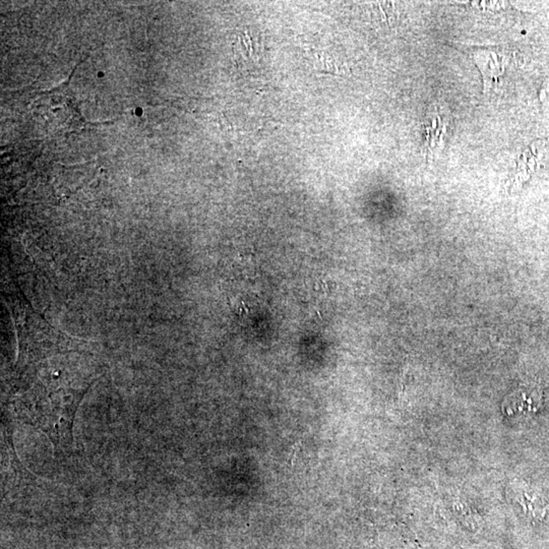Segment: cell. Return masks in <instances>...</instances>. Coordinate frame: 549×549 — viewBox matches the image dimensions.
I'll list each match as a JSON object with an SVG mask.
<instances>
[{"label": "cell", "mask_w": 549, "mask_h": 549, "mask_svg": "<svg viewBox=\"0 0 549 549\" xmlns=\"http://www.w3.org/2000/svg\"><path fill=\"white\" fill-rule=\"evenodd\" d=\"M497 50L481 49L473 52V59L481 72H483L485 83L495 81L498 76H502L505 71V55H500Z\"/></svg>", "instance_id": "cell-1"}, {"label": "cell", "mask_w": 549, "mask_h": 549, "mask_svg": "<svg viewBox=\"0 0 549 549\" xmlns=\"http://www.w3.org/2000/svg\"><path fill=\"white\" fill-rule=\"evenodd\" d=\"M301 447V442H295V445L291 447L290 451H289L288 463L291 467L295 465L296 455L298 454Z\"/></svg>", "instance_id": "cell-2"}, {"label": "cell", "mask_w": 549, "mask_h": 549, "mask_svg": "<svg viewBox=\"0 0 549 549\" xmlns=\"http://www.w3.org/2000/svg\"><path fill=\"white\" fill-rule=\"evenodd\" d=\"M136 113L137 115H139H139L143 114V110H142L141 108H137Z\"/></svg>", "instance_id": "cell-3"}, {"label": "cell", "mask_w": 549, "mask_h": 549, "mask_svg": "<svg viewBox=\"0 0 549 549\" xmlns=\"http://www.w3.org/2000/svg\"><path fill=\"white\" fill-rule=\"evenodd\" d=\"M103 76V72H99V76Z\"/></svg>", "instance_id": "cell-4"}]
</instances>
